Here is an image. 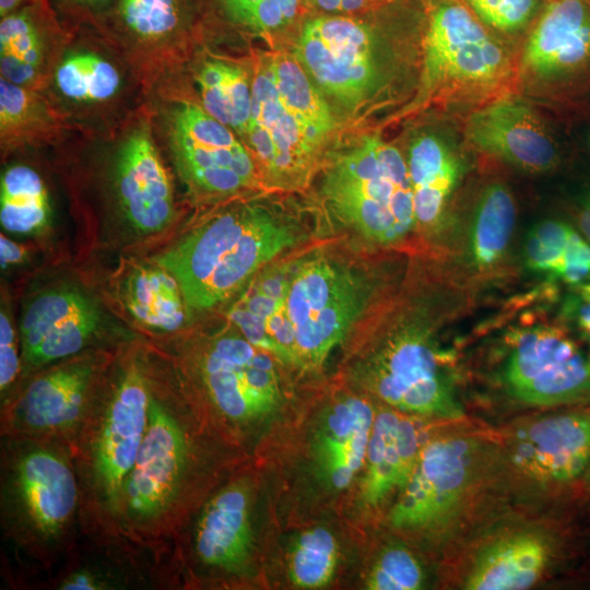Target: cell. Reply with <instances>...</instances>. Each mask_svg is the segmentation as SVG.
<instances>
[{
	"mask_svg": "<svg viewBox=\"0 0 590 590\" xmlns=\"http://www.w3.org/2000/svg\"><path fill=\"white\" fill-rule=\"evenodd\" d=\"M146 427L126 481L120 527L155 576L168 548L223 479L238 449L220 430L175 364L149 359Z\"/></svg>",
	"mask_w": 590,
	"mask_h": 590,
	"instance_id": "obj_1",
	"label": "cell"
},
{
	"mask_svg": "<svg viewBox=\"0 0 590 590\" xmlns=\"http://www.w3.org/2000/svg\"><path fill=\"white\" fill-rule=\"evenodd\" d=\"M440 295L398 298L371 311L361 327L350 376L397 411L453 420L463 410L439 341L450 299Z\"/></svg>",
	"mask_w": 590,
	"mask_h": 590,
	"instance_id": "obj_2",
	"label": "cell"
},
{
	"mask_svg": "<svg viewBox=\"0 0 590 590\" xmlns=\"http://www.w3.org/2000/svg\"><path fill=\"white\" fill-rule=\"evenodd\" d=\"M149 399V357L137 350L118 354L73 447L82 539L137 553L122 536L120 516L125 484L146 427Z\"/></svg>",
	"mask_w": 590,
	"mask_h": 590,
	"instance_id": "obj_3",
	"label": "cell"
},
{
	"mask_svg": "<svg viewBox=\"0 0 590 590\" xmlns=\"http://www.w3.org/2000/svg\"><path fill=\"white\" fill-rule=\"evenodd\" d=\"M0 524L13 547L50 573L81 538L80 487L70 447L0 436Z\"/></svg>",
	"mask_w": 590,
	"mask_h": 590,
	"instance_id": "obj_4",
	"label": "cell"
},
{
	"mask_svg": "<svg viewBox=\"0 0 590 590\" xmlns=\"http://www.w3.org/2000/svg\"><path fill=\"white\" fill-rule=\"evenodd\" d=\"M298 227L257 203L233 205L210 217L155 263L179 282L188 308L206 309L227 300L258 270L299 239Z\"/></svg>",
	"mask_w": 590,
	"mask_h": 590,
	"instance_id": "obj_5",
	"label": "cell"
},
{
	"mask_svg": "<svg viewBox=\"0 0 590 590\" xmlns=\"http://www.w3.org/2000/svg\"><path fill=\"white\" fill-rule=\"evenodd\" d=\"M274 358L231 324L187 346L175 364L215 425L239 448L283 400Z\"/></svg>",
	"mask_w": 590,
	"mask_h": 590,
	"instance_id": "obj_6",
	"label": "cell"
},
{
	"mask_svg": "<svg viewBox=\"0 0 590 590\" xmlns=\"http://www.w3.org/2000/svg\"><path fill=\"white\" fill-rule=\"evenodd\" d=\"M322 193L335 216L371 243L393 245L416 228L406 160L378 137L333 160Z\"/></svg>",
	"mask_w": 590,
	"mask_h": 590,
	"instance_id": "obj_7",
	"label": "cell"
},
{
	"mask_svg": "<svg viewBox=\"0 0 590 590\" xmlns=\"http://www.w3.org/2000/svg\"><path fill=\"white\" fill-rule=\"evenodd\" d=\"M252 502L250 477L228 476L172 542L158 570V588L241 579L253 551Z\"/></svg>",
	"mask_w": 590,
	"mask_h": 590,
	"instance_id": "obj_8",
	"label": "cell"
},
{
	"mask_svg": "<svg viewBox=\"0 0 590 590\" xmlns=\"http://www.w3.org/2000/svg\"><path fill=\"white\" fill-rule=\"evenodd\" d=\"M116 355L87 349L20 379L1 401L0 436H20L71 448Z\"/></svg>",
	"mask_w": 590,
	"mask_h": 590,
	"instance_id": "obj_9",
	"label": "cell"
},
{
	"mask_svg": "<svg viewBox=\"0 0 590 590\" xmlns=\"http://www.w3.org/2000/svg\"><path fill=\"white\" fill-rule=\"evenodd\" d=\"M374 290L364 273L335 257L319 255L294 264L285 307L297 367L322 366L369 312Z\"/></svg>",
	"mask_w": 590,
	"mask_h": 590,
	"instance_id": "obj_10",
	"label": "cell"
},
{
	"mask_svg": "<svg viewBox=\"0 0 590 590\" xmlns=\"http://www.w3.org/2000/svg\"><path fill=\"white\" fill-rule=\"evenodd\" d=\"M163 126L174 163L196 193L226 197L255 184L258 166L249 149L201 104L175 98Z\"/></svg>",
	"mask_w": 590,
	"mask_h": 590,
	"instance_id": "obj_11",
	"label": "cell"
},
{
	"mask_svg": "<svg viewBox=\"0 0 590 590\" xmlns=\"http://www.w3.org/2000/svg\"><path fill=\"white\" fill-rule=\"evenodd\" d=\"M295 58L318 88L347 108L366 99L377 82L374 36L354 17L321 15L307 21Z\"/></svg>",
	"mask_w": 590,
	"mask_h": 590,
	"instance_id": "obj_12",
	"label": "cell"
},
{
	"mask_svg": "<svg viewBox=\"0 0 590 590\" xmlns=\"http://www.w3.org/2000/svg\"><path fill=\"white\" fill-rule=\"evenodd\" d=\"M476 444L446 436L422 446L416 465L389 514L400 530L429 531L444 527L460 509L474 481Z\"/></svg>",
	"mask_w": 590,
	"mask_h": 590,
	"instance_id": "obj_13",
	"label": "cell"
},
{
	"mask_svg": "<svg viewBox=\"0 0 590 590\" xmlns=\"http://www.w3.org/2000/svg\"><path fill=\"white\" fill-rule=\"evenodd\" d=\"M505 381L520 401L559 405L590 397V358L550 326L518 330L510 342Z\"/></svg>",
	"mask_w": 590,
	"mask_h": 590,
	"instance_id": "obj_14",
	"label": "cell"
},
{
	"mask_svg": "<svg viewBox=\"0 0 590 590\" xmlns=\"http://www.w3.org/2000/svg\"><path fill=\"white\" fill-rule=\"evenodd\" d=\"M508 70L503 47L461 4L446 2L430 15L424 40V78L429 87H489Z\"/></svg>",
	"mask_w": 590,
	"mask_h": 590,
	"instance_id": "obj_15",
	"label": "cell"
},
{
	"mask_svg": "<svg viewBox=\"0 0 590 590\" xmlns=\"http://www.w3.org/2000/svg\"><path fill=\"white\" fill-rule=\"evenodd\" d=\"M113 186L120 212L137 232H160L172 222L173 184L145 113L128 119L118 134Z\"/></svg>",
	"mask_w": 590,
	"mask_h": 590,
	"instance_id": "obj_16",
	"label": "cell"
},
{
	"mask_svg": "<svg viewBox=\"0 0 590 590\" xmlns=\"http://www.w3.org/2000/svg\"><path fill=\"white\" fill-rule=\"evenodd\" d=\"M251 81V116L244 143L268 181L284 188L299 185L320 148L284 106L268 62L257 69Z\"/></svg>",
	"mask_w": 590,
	"mask_h": 590,
	"instance_id": "obj_17",
	"label": "cell"
},
{
	"mask_svg": "<svg viewBox=\"0 0 590 590\" xmlns=\"http://www.w3.org/2000/svg\"><path fill=\"white\" fill-rule=\"evenodd\" d=\"M99 321L96 305L76 288L51 290L34 298L20 324L21 378L87 350Z\"/></svg>",
	"mask_w": 590,
	"mask_h": 590,
	"instance_id": "obj_18",
	"label": "cell"
},
{
	"mask_svg": "<svg viewBox=\"0 0 590 590\" xmlns=\"http://www.w3.org/2000/svg\"><path fill=\"white\" fill-rule=\"evenodd\" d=\"M467 135L479 150L514 166L543 173L558 162L555 143L536 113L518 99H502L475 111Z\"/></svg>",
	"mask_w": 590,
	"mask_h": 590,
	"instance_id": "obj_19",
	"label": "cell"
},
{
	"mask_svg": "<svg viewBox=\"0 0 590 590\" xmlns=\"http://www.w3.org/2000/svg\"><path fill=\"white\" fill-rule=\"evenodd\" d=\"M375 416L373 405L359 396H342L321 413L311 458L315 475L327 489H345L363 470Z\"/></svg>",
	"mask_w": 590,
	"mask_h": 590,
	"instance_id": "obj_20",
	"label": "cell"
},
{
	"mask_svg": "<svg viewBox=\"0 0 590 590\" xmlns=\"http://www.w3.org/2000/svg\"><path fill=\"white\" fill-rule=\"evenodd\" d=\"M69 40L39 4H25L1 17V78L45 92Z\"/></svg>",
	"mask_w": 590,
	"mask_h": 590,
	"instance_id": "obj_21",
	"label": "cell"
},
{
	"mask_svg": "<svg viewBox=\"0 0 590 590\" xmlns=\"http://www.w3.org/2000/svg\"><path fill=\"white\" fill-rule=\"evenodd\" d=\"M516 464L542 482H567L590 463V416L569 413L541 418L514 440Z\"/></svg>",
	"mask_w": 590,
	"mask_h": 590,
	"instance_id": "obj_22",
	"label": "cell"
},
{
	"mask_svg": "<svg viewBox=\"0 0 590 590\" xmlns=\"http://www.w3.org/2000/svg\"><path fill=\"white\" fill-rule=\"evenodd\" d=\"M126 84V66L109 48L68 45L54 72L49 96L70 120H82L115 105Z\"/></svg>",
	"mask_w": 590,
	"mask_h": 590,
	"instance_id": "obj_23",
	"label": "cell"
},
{
	"mask_svg": "<svg viewBox=\"0 0 590 590\" xmlns=\"http://www.w3.org/2000/svg\"><path fill=\"white\" fill-rule=\"evenodd\" d=\"M413 422L400 411L376 412L359 486L362 504L379 507L409 482L422 449Z\"/></svg>",
	"mask_w": 590,
	"mask_h": 590,
	"instance_id": "obj_24",
	"label": "cell"
},
{
	"mask_svg": "<svg viewBox=\"0 0 590 590\" xmlns=\"http://www.w3.org/2000/svg\"><path fill=\"white\" fill-rule=\"evenodd\" d=\"M590 62V8L585 0H554L524 49L523 63L538 76L574 73Z\"/></svg>",
	"mask_w": 590,
	"mask_h": 590,
	"instance_id": "obj_25",
	"label": "cell"
},
{
	"mask_svg": "<svg viewBox=\"0 0 590 590\" xmlns=\"http://www.w3.org/2000/svg\"><path fill=\"white\" fill-rule=\"evenodd\" d=\"M118 15L127 35L126 62L148 79L172 66L182 27L180 0H120Z\"/></svg>",
	"mask_w": 590,
	"mask_h": 590,
	"instance_id": "obj_26",
	"label": "cell"
},
{
	"mask_svg": "<svg viewBox=\"0 0 590 590\" xmlns=\"http://www.w3.org/2000/svg\"><path fill=\"white\" fill-rule=\"evenodd\" d=\"M47 583L57 590H120L155 587L154 568L140 555L80 540Z\"/></svg>",
	"mask_w": 590,
	"mask_h": 590,
	"instance_id": "obj_27",
	"label": "cell"
},
{
	"mask_svg": "<svg viewBox=\"0 0 590 590\" xmlns=\"http://www.w3.org/2000/svg\"><path fill=\"white\" fill-rule=\"evenodd\" d=\"M406 164L416 227L436 233L461 177V162L441 139L427 134L412 142Z\"/></svg>",
	"mask_w": 590,
	"mask_h": 590,
	"instance_id": "obj_28",
	"label": "cell"
},
{
	"mask_svg": "<svg viewBox=\"0 0 590 590\" xmlns=\"http://www.w3.org/2000/svg\"><path fill=\"white\" fill-rule=\"evenodd\" d=\"M73 125L42 91L0 79V145L2 154L59 141Z\"/></svg>",
	"mask_w": 590,
	"mask_h": 590,
	"instance_id": "obj_29",
	"label": "cell"
},
{
	"mask_svg": "<svg viewBox=\"0 0 590 590\" xmlns=\"http://www.w3.org/2000/svg\"><path fill=\"white\" fill-rule=\"evenodd\" d=\"M548 562V546L539 535L499 539L476 558L464 581L469 590H518L533 586Z\"/></svg>",
	"mask_w": 590,
	"mask_h": 590,
	"instance_id": "obj_30",
	"label": "cell"
},
{
	"mask_svg": "<svg viewBox=\"0 0 590 590\" xmlns=\"http://www.w3.org/2000/svg\"><path fill=\"white\" fill-rule=\"evenodd\" d=\"M123 298L133 318L151 330L173 332L186 321L188 306L179 282L157 263L140 267L130 274Z\"/></svg>",
	"mask_w": 590,
	"mask_h": 590,
	"instance_id": "obj_31",
	"label": "cell"
},
{
	"mask_svg": "<svg viewBox=\"0 0 590 590\" xmlns=\"http://www.w3.org/2000/svg\"><path fill=\"white\" fill-rule=\"evenodd\" d=\"M523 255L531 270L566 283L578 285L590 279V244L565 222L538 223L526 238Z\"/></svg>",
	"mask_w": 590,
	"mask_h": 590,
	"instance_id": "obj_32",
	"label": "cell"
},
{
	"mask_svg": "<svg viewBox=\"0 0 590 590\" xmlns=\"http://www.w3.org/2000/svg\"><path fill=\"white\" fill-rule=\"evenodd\" d=\"M194 80L205 111L244 139L252 95V81L245 69L229 60L208 58L198 67Z\"/></svg>",
	"mask_w": 590,
	"mask_h": 590,
	"instance_id": "obj_33",
	"label": "cell"
},
{
	"mask_svg": "<svg viewBox=\"0 0 590 590\" xmlns=\"http://www.w3.org/2000/svg\"><path fill=\"white\" fill-rule=\"evenodd\" d=\"M515 223L516 204L509 189L500 182L488 185L479 198L471 221L469 256L472 267L484 271L504 259Z\"/></svg>",
	"mask_w": 590,
	"mask_h": 590,
	"instance_id": "obj_34",
	"label": "cell"
},
{
	"mask_svg": "<svg viewBox=\"0 0 590 590\" xmlns=\"http://www.w3.org/2000/svg\"><path fill=\"white\" fill-rule=\"evenodd\" d=\"M281 101L306 137L321 148L335 127L330 107L295 57L278 55L268 60Z\"/></svg>",
	"mask_w": 590,
	"mask_h": 590,
	"instance_id": "obj_35",
	"label": "cell"
},
{
	"mask_svg": "<svg viewBox=\"0 0 590 590\" xmlns=\"http://www.w3.org/2000/svg\"><path fill=\"white\" fill-rule=\"evenodd\" d=\"M51 217L47 186L40 174L26 164H12L1 175L0 222L11 233L44 229Z\"/></svg>",
	"mask_w": 590,
	"mask_h": 590,
	"instance_id": "obj_36",
	"label": "cell"
},
{
	"mask_svg": "<svg viewBox=\"0 0 590 590\" xmlns=\"http://www.w3.org/2000/svg\"><path fill=\"white\" fill-rule=\"evenodd\" d=\"M339 555V544L331 531L323 527L305 530L290 552V580L300 589L327 586L335 574Z\"/></svg>",
	"mask_w": 590,
	"mask_h": 590,
	"instance_id": "obj_37",
	"label": "cell"
},
{
	"mask_svg": "<svg viewBox=\"0 0 590 590\" xmlns=\"http://www.w3.org/2000/svg\"><path fill=\"white\" fill-rule=\"evenodd\" d=\"M423 583L424 573L420 562L401 546L384 551L365 580V587L369 590H416Z\"/></svg>",
	"mask_w": 590,
	"mask_h": 590,
	"instance_id": "obj_38",
	"label": "cell"
},
{
	"mask_svg": "<svg viewBox=\"0 0 590 590\" xmlns=\"http://www.w3.org/2000/svg\"><path fill=\"white\" fill-rule=\"evenodd\" d=\"M472 9L489 26L514 32L532 15L536 0H468Z\"/></svg>",
	"mask_w": 590,
	"mask_h": 590,
	"instance_id": "obj_39",
	"label": "cell"
},
{
	"mask_svg": "<svg viewBox=\"0 0 590 590\" xmlns=\"http://www.w3.org/2000/svg\"><path fill=\"white\" fill-rule=\"evenodd\" d=\"M22 375V357L10 318L0 314V391L4 400L17 385Z\"/></svg>",
	"mask_w": 590,
	"mask_h": 590,
	"instance_id": "obj_40",
	"label": "cell"
},
{
	"mask_svg": "<svg viewBox=\"0 0 590 590\" xmlns=\"http://www.w3.org/2000/svg\"><path fill=\"white\" fill-rule=\"evenodd\" d=\"M299 0H262L255 9L248 26L270 32L287 25L296 15Z\"/></svg>",
	"mask_w": 590,
	"mask_h": 590,
	"instance_id": "obj_41",
	"label": "cell"
},
{
	"mask_svg": "<svg viewBox=\"0 0 590 590\" xmlns=\"http://www.w3.org/2000/svg\"><path fill=\"white\" fill-rule=\"evenodd\" d=\"M564 312L576 322L590 344V283L576 285L565 303Z\"/></svg>",
	"mask_w": 590,
	"mask_h": 590,
	"instance_id": "obj_42",
	"label": "cell"
},
{
	"mask_svg": "<svg viewBox=\"0 0 590 590\" xmlns=\"http://www.w3.org/2000/svg\"><path fill=\"white\" fill-rule=\"evenodd\" d=\"M373 0H305L315 9L324 12H353L363 9Z\"/></svg>",
	"mask_w": 590,
	"mask_h": 590,
	"instance_id": "obj_43",
	"label": "cell"
},
{
	"mask_svg": "<svg viewBox=\"0 0 590 590\" xmlns=\"http://www.w3.org/2000/svg\"><path fill=\"white\" fill-rule=\"evenodd\" d=\"M231 15L238 22L248 25L257 5L262 0H222Z\"/></svg>",
	"mask_w": 590,
	"mask_h": 590,
	"instance_id": "obj_44",
	"label": "cell"
},
{
	"mask_svg": "<svg viewBox=\"0 0 590 590\" xmlns=\"http://www.w3.org/2000/svg\"><path fill=\"white\" fill-rule=\"evenodd\" d=\"M0 241V256L2 268H7L11 264H16L24 260L26 252L22 246L17 245L16 243L12 241L3 235H1Z\"/></svg>",
	"mask_w": 590,
	"mask_h": 590,
	"instance_id": "obj_45",
	"label": "cell"
},
{
	"mask_svg": "<svg viewBox=\"0 0 590 590\" xmlns=\"http://www.w3.org/2000/svg\"><path fill=\"white\" fill-rule=\"evenodd\" d=\"M578 226L586 240L590 244V196L583 201L578 214Z\"/></svg>",
	"mask_w": 590,
	"mask_h": 590,
	"instance_id": "obj_46",
	"label": "cell"
},
{
	"mask_svg": "<svg viewBox=\"0 0 590 590\" xmlns=\"http://www.w3.org/2000/svg\"><path fill=\"white\" fill-rule=\"evenodd\" d=\"M26 0H0V16L3 17L25 5Z\"/></svg>",
	"mask_w": 590,
	"mask_h": 590,
	"instance_id": "obj_47",
	"label": "cell"
},
{
	"mask_svg": "<svg viewBox=\"0 0 590 590\" xmlns=\"http://www.w3.org/2000/svg\"><path fill=\"white\" fill-rule=\"evenodd\" d=\"M75 1L87 7L96 8V7L106 4L110 0H75Z\"/></svg>",
	"mask_w": 590,
	"mask_h": 590,
	"instance_id": "obj_48",
	"label": "cell"
},
{
	"mask_svg": "<svg viewBox=\"0 0 590 590\" xmlns=\"http://www.w3.org/2000/svg\"><path fill=\"white\" fill-rule=\"evenodd\" d=\"M589 144H590V134H589Z\"/></svg>",
	"mask_w": 590,
	"mask_h": 590,
	"instance_id": "obj_49",
	"label": "cell"
}]
</instances>
